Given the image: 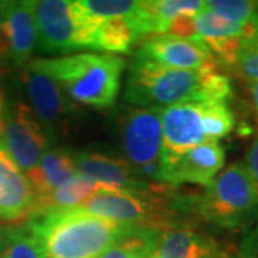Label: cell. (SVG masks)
<instances>
[{"label": "cell", "instance_id": "cell-1", "mask_svg": "<svg viewBox=\"0 0 258 258\" xmlns=\"http://www.w3.org/2000/svg\"><path fill=\"white\" fill-rule=\"evenodd\" d=\"M231 95V79L218 72V64L188 71L134 59L129 66L123 99L142 108L165 109L188 102L227 103Z\"/></svg>", "mask_w": 258, "mask_h": 258}, {"label": "cell", "instance_id": "cell-2", "mask_svg": "<svg viewBox=\"0 0 258 258\" xmlns=\"http://www.w3.org/2000/svg\"><path fill=\"white\" fill-rule=\"evenodd\" d=\"M46 258H101L144 227L102 218L81 208L47 210L29 220Z\"/></svg>", "mask_w": 258, "mask_h": 258}, {"label": "cell", "instance_id": "cell-3", "mask_svg": "<svg viewBox=\"0 0 258 258\" xmlns=\"http://www.w3.org/2000/svg\"><path fill=\"white\" fill-rule=\"evenodd\" d=\"M26 68L50 76L72 101L103 109L118 98L125 60L109 53L82 52L55 59H35Z\"/></svg>", "mask_w": 258, "mask_h": 258}, {"label": "cell", "instance_id": "cell-4", "mask_svg": "<svg viewBox=\"0 0 258 258\" xmlns=\"http://www.w3.org/2000/svg\"><path fill=\"white\" fill-rule=\"evenodd\" d=\"M235 116L225 102H188L162 109V165L208 141L230 134Z\"/></svg>", "mask_w": 258, "mask_h": 258}, {"label": "cell", "instance_id": "cell-5", "mask_svg": "<svg viewBox=\"0 0 258 258\" xmlns=\"http://www.w3.org/2000/svg\"><path fill=\"white\" fill-rule=\"evenodd\" d=\"M161 185L155 189L139 192L105 191L78 208L112 221L162 231L175 225L179 210L176 208L178 201L168 197L169 185L162 189Z\"/></svg>", "mask_w": 258, "mask_h": 258}, {"label": "cell", "instance_id": "cell-6", "mask_svg": "<svg viewBox=\"0 0 258 258\" xmlns=\"http://www.w3.org/2000/svg\"><path fill=\"white\" fill-rule=\"evenodd\" d=\"M37 49L46 55H72L93 49L98 23L85 13L81 2L40 0L35 6Z\"/></svg>", "mask_w": 258, "mask_h": 258}, {"label": "cell", "instance_id": "cell-7", "mask_svg": "<svg viewBox=\"0 0 258 258\" xmlns=\"http://www.w3.org/2000/svg\"><path fill=\"white\" fill-rule=\"evenodd\" d=\"M258 210V197L244 162L222 169L198 201L204 220L224 228H235Z\"/></svg>", "mask_w": 258, "mask_h": 258}, {"label": "cell", "instance_id": "cell-8", "mask_svg": "<svg viewBox=\"0 0 258 258\" xmlns=\"http://www.w3.org/2000/svg\"><path fill=\"white\" fill-rule=\"evenodd\" d=\"M0 145L26 174L49 151L50 139L32 108L15 105L0 119Z\"/></svg>", "mask_w": 258, "mask_h": 258}, {"label": "cell", "instance_id": "cell-9", "mask_svg": "<svg viewBox=\"0 0 258 258\" xmlns=\"http://www.w3.org/2000/svg\"><path fill=\"white\" fill-rule=\"evenodd\" d=\"M36 2H5L0 15V60L20 68L37 46Z\"/></svg>", "mask_w": 258, "mask_h": 258}, {"label": "cell", "instance_id": "cell-10", "mask_svg": "<svg viewBox=\"0 0 258 258\" xmlns=\"http://www.w3.org/2000/svg\"><path fill=\"white\" fill-rule=\"evenodd\" d=\"M135 59L149 63L198 71L218 64L211 49L200 37H181L161 35L147 39L135 53Z\"/></svg>", "mask_w": 258, "mask_h": 258}, {"label": "cell", "instance_id": "cell-11", "mask_svg": "<svg viewBox=\"0 0 258 258\" xmlns=\"http://www.w3.org/2000/svg\"><path fill=\"white\" fill-rule=\"evenodd\" d=\"M122 145L135 168L154 164L162 157V109H131L122 119Z\"/></svg>", "mask_w": 258, "mask_h": 258}, {"label": "cell", "instance_id": "cell-12", "mask_svg": "<svg viewBox=\"0 0 258 258\" xmlns=\"http://www.w3.org/2000/svg\"><path fill=\"white\" fill-rule=\"evenodd\" d=\"M162 162V161H161ZM225 151L218 141H208L186 151L174 162L162 165L164 184H197L208 186L221 172Z\"/></svg>", "mask_w": 258, "mask_h": 258}, {"label": "cell", "instance_id": "cell-13", "mask_svg": "<svg viewBox=\"0 0 258 258\" xmlns=\"http://www.w3.org/2000/svg\"><path fill=\"white\" fill-rule=\"evenodd\" d=\"M75 161L78 172L91 176L112 191L139 192L155 189L158 185H161L144 181L137 168L123 158L95 151H82L75 154Z\"/></svg>", "mask_w": 258, "mask_h": 258}, {"label": "cell", "instance_id": "cell-14", "mask_svg": "<svg viewBox=\"0 0 258 258\" xmlns=\"http://www.w3.org/2000/svg\"><path fill=\"white\" fill-rule=\"evenodd\" d=\"M35 215L36 194L26 174L0 145V221H29Z\"/></svg>", "mask_w": 258, "mask_h": 258}, {"label": "cell", "instance_id": "cell-15", "mask_svg": "<svg viewBox=\"0 0 258 258\" xmlns=\"http://www.w3.org/2000/svg\"><path fill=\"white\" fill-rule=\"evenodd\" d=\"M22 83L37 119L45 131L53 134L66 122L71 112L68 96L50 76L29 68L22 72Z\"/></svg>", "mask_w": 258, "mask_h": 258}, {"label": "cell", "instance_id": "cell-16", "mask_svg": "<svg viewBox=\"0 0 258 258\" xmlns=\"http://www.w3.org/2000/svg\"><path fill=\"white\" fill-rule=\"evenodd\" d=\"M151 258H225L208 237L188 228L159 231Z\"/></svg>", "mask_w": 258, "mask_h": 258}, {"label": "cell", "instance_id": "cell-17", "mask_svg": "<svg viewBox=\"0 0 258 258\" xmlns=\"http://www.w3.org/2000/svg\"><path fill=\"white\" fill-rule=\"evenodd\" d=\"M78 172L75 154L66 148H52L33 169L26 172L36 201L57 189Z\"/></svg>", "mask_w": 258, "mask_h": 258}, {"label": "cell", "instance_id": "cell-18", "mask_svg": "<svg viewBox=\"0 0 258 258\" xmlns=\"http://www.w3.org/2000/svg\"><path fill=\"white\" fill-rule=\"evenodd\" d=\"M105 191H112V189L92 179L91 176L76 172L69 181L60 185L53 192L37 200L36 215L47 210H64V208L82 207L83 204L92 200L95 195Z\"/></svg>", "mask_w": 258, "mask_h": 258}, {"label": "cell", "instance_id": "cell-19", "mask_svg": "<svg viewBox=\"0 0 258 258\" xmlns=\"http://www.w3.org/2000/svg\"><path fill=\"white\" fill-rule=\"evenodd\" d=\"M192 37L203 40H225L235 37H257L251 25L237 23L210 10L207 6L192 16Z\"/></svg>", "mask_w": 258, "mask_h": 258}, {"label": "cell", "instance_id": "cell-20", "mask_svg": "<svg viewBox=\"0 0 258 258\" xmlns=\"http://www.w3.org/2000/svg\"><path fill=\"white\" fill-rule=\"evenodd\" d=\"M139 33L131 19H111L96 28L93 49L96 52L129 53L139 39Z\"/></svg>", "mask_w": 258, "mask_h": 258}, {"label": "cell", "instance_id": "cell-21", "mask_svg": "<svg viewBox=\"0 0 258 258\" xmlns=\"http://www.w3.org/2000/svg\"><path fill=\"white\" fill-rule=\"evenodd\" d=\"M81 6L95 23L111 19H132L141 9V2L132 0H83Z\"/></svg>", "mask_w": 258, "mask_h": 258}, {"label": "cell", "instance_id": "cell-22", "mask_svg": "<svg viewBox=\"0 0 258 258\" xmlns=\"http://www.w3.org/2000/svg\"><path fill=\"white\" fill-rule=\"evenodd\" d=\"M159 230L142 228L137 234L118 242L101 258H151Z\"/></svg>", "mask_w": 258, "mask_h": 258}, {"label": "cell", "instance_id": "cell-23", "mask_svg": "<svg viewBox=\"0 0 258 258\" xmlns=\"http://www.w3.org/2000/svg\"><path fill=\"white\" fill-rule=\"evenodd\" d=\"M2 258H46L39 241L28 225L9 228Z\"/></svg>", "mask_w": 258, "mask_h": 258}, {"label": "cell", "instance_id": "cell-24", "mask_svg": "<svg viewBox=\"0 0 258 258\" xmlns=\"http://www.w3.org/2000/svg\"><path fill=\"white\" fill-rule=\"evenodd\" d=\"M205 6L212 12L221 15L225 19L237 23L249 25L254 16L257 2L248 0H210L205 2Z\"/></svg>", "mask_w": 258, "mask_h": 258}, {"label": "cell", "instance_id": "cell-25", "mask_svg": "<svg viewBox=\"0 0 258 258\" xmlns=\"http://www.w3.org/2000/svg\"><path fill=\"white\" fill-rule=\"evenodd\" d=\"M231 68L248 83L258 82V36L245 40Z\"/></svg>", "mask_w": 258, "mask_h": 258}, {"label": "cell", "instance_id": "cell-26", "mask_svg": "<svg viewBox=\"0 0 258 258\" xmlns=\"http://www.w3.org/2000/svg\"><path fill=\"white\" fill-rule=\"evenodd\" d=\"M237 258H258V222L242 237Z\"/></svg>", "mask_w": 258, "mask_h": 258}, {"label": "cell", "instance_id": "cell-27", "mask_svg": "<svg viewBox=\"0 0 258 258\" xmlns=\"http://www.w3.org/2000/svg\"><path fill=\"white\" fill-rule=\"evenodd\" d=\"M244 165H245V169L248 172L251 182L254 185V189L258 197V134L255 135V138L252 139L248 151L245 154Z\"/></svg>", "mask_w": 258, "mask_h": 258}, {"label": "cell", "instance_id": "cell-28", "mask_svg": "<svg viewBox=\"0 0 258 258\" xmlns=\"http://www.w3.org/2000/svg\"><path fill=\"white\" fill-rule=\"evenodd\" d=\"M249 95H251V99H252V105L255 108V112L258 115V82H249L248 83Z\"/></svg>", "mask_w": 258, "mask_h": 258}, {"label": "cell", "instance_id": "cell-29", "mask_svg": "<svg viewBox=\"0 0 258 258\" xmlns=\"http://www.w3.org/2000/svg\"><path fill=\"white\" fill-rule=\"evenodd\" d=\"M8 235H9V228L0 224V258H2V254H3L5 245H6Z\"/></svg>", "mask_w": 258, "mask_h": 258}, {"label": "cell", "instance_id": "cell-30", "mask_svg": "<svg viewBox=\"0 0 258 258\" xmlns=\"http://www.w3.org/2000/svg\"><path fill=\"white\" fill-rule=\"evenodd\" d=\"M249 25L252 26V29L255 30V33L258 35V2H257V6H255V12H254V16H252V19H251Z\"/></svg>", "mask_w": 258, "mask_h": 258}, {"label": "cell", "instance_id": "cell-31", "mask_svg": "<svg viewBox=\"0 0 258 258\" xmlns=\"http://www.w3.org/2000/svg\"><path fill=\"white\" fill-rule=\"evenodd\" d=\"M2 115H3V95L0 92V119H2Z\"/></svg>", "mask_w": 258, "mask_h": 258}, {"label": "cell", "instance_id": "cell-32", "mask_svg": "<svg viewBox=\"0 0 258 258\" xmlns=\"http://www.w3.org/2000/svg\"><path fill=\"white\" fill-rule=\"evenodd\" d=\"M3 6H5V2H0V15H2V10H3Z\"/></svg>", "mask_w": 258, "mask_h": 258}]
</instances>
